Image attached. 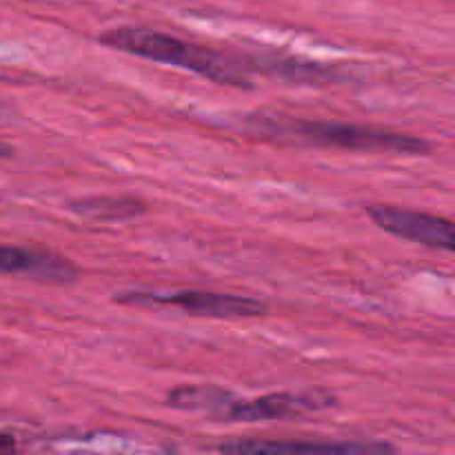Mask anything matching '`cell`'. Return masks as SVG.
<instances>
[{
  "instance_id": "6da1fadb",
  "label": "cell",
  "mask_w": 455,
  "mask_h": 455,
  "mask_svg": "<svg viewBox=\"0 0 455 455\" xmlns=\"http://www.w3.org/2000/svg\"><path fill=\"white\" fill-rule=\"evenodd\" d=\"M98 43L109 49L132 53V56L147 58V60L180 67V69L203 76L218 84L251 89V80L238 60L216 52V49L187 43V40L163 34V31L145 29V27H118V29L105 31Z\"/></svg>"
},
{
  "instance_id": "7a4b0ae2",
  "label": "cell",
  "mask_w": 455,
  "mask_h": 455,
  "mask_svg": "<svg viewBox=\"0 0 455 455\" xmlns=\"http://www.w3.org/2000/svg\"><path fill=\"white\" fill-rule=\"evenodd\" d=\"M258 133L275 138H291L315 147H336L349 151H389L403 156H427L431 145L411 133L387 132L363 124L327 123V120H293L283 116H256L251 120Z\"/></svg>"
},
{
  "instance_id": "3957f363",
  "label": "cell",
  "mask_w": 455,
  "mask_h": 455,
  "mask_svg": "<svg viewBox=\"0 0 455 455\" xmlns=\"http://www.w3.org/2000/svg\"><path fill=\"white\" fill-rule=\"evenodd\" d=\"M336 398L329 391H287L269 394L260 398L244 400L227 389H218L207 416L222 422H267V420H296V418L320 413L333 407Z\"/></svg>"
},
{
  "instance_id": "277c9868",
  "label": "cell",
  "mask_w": 455,
  "mask_h": 455,
  "mask_svg": "<svg viewBox=\"0 0 455 455\" xmlns=\"http://www.w3.org/2000/svg\"><path fill=\"white\" fill-rule=\"evenodd\" d=\"M116 305L142 307H176L191 315H207V318L238 320V318H258L267 314V305L260 300L244 296H229V293L216 291H160V289H133V291H120L114 296Z\"/></svg>"
},
{
  "instance_id": "5b68a950",
  "label": "cell",
  "mask_w": 455,
  "mask_h": 455,
  "mask_svg": "<svg viewBox=\"0 0 455 455\" xmlns=\"http://www.w3.org/2000/svg\"><path fill=\"white\" fill-rule=\"evenodd\" d=\"M367 213L387 234L425 244V247L453 251V222L447 218L429 216V213L411 212V209L394 207V204H371L367 207Z\"/></svg>"
},
{
  "instance_id": "8992f818",
  "label": "cell",
  "mask_w": 455,
  "mask_h": 455,
  "mask_svg": "<svg viewBox=\"0 0 455 455\" xmlns=\"http://www.w3.org/2000/svg\"><path fill=\"white\" fill-rule=\"evenodd\" d=\"M0 275H25L29 280L52 284L74 283L78 269L56 253L20 247H0Z\"/></svg>"
},
{
  "instance_id": "52a82bcc",
  "label": "cell",
  "mask_w": 455,
  "mask_h": 455,
  "mask_svg": "<svg viewBox=\"0 0 455 455\" xmlns=\"http://www.w3.org/2000/svg\"><path fill=\"white\" fill-rule=\"evenodd\" d=\"M220 451L231 453H369V451H391L387 444H364V443H283V440H269V443H258V440H244V443L222 444Z\"/></svg>"
},
{
  "instance_id": "ba28073f",
  "label": "cell",
  "mask_w": 455,
  "mask_h": 455,
  "mask_svg": "<svg viewBox=\"0 0 455 455\" xmlns=\"http://www.w3.org/2000/svg\"><path fill=\"white\" fill-rule=\"evenodd\" d=\"M71 212L87 220L114 222L129 220L147 213V204L138 198H127V196H93V198H80L69 204Z\"/></svg>"
},
{
  "instance_id": "9c48e42d",
  "label": "cell",
  "mask_w": 455,
  "mask_h": 455,
  "mask_svg": "<svg viewBox=\"0 0 455 455\" xmlns=\"http://www.w3.org/2000/svg\"><path fill=\"white\" fill-rule=\"evenodd\" d=\"M9 156H13V147L0 140V158H9Z\"/></svg>"
},
{
  "instance_id": "30bf717a",
  "label": "cell",
  "mask_w": 455,
  "mask_h": 455,
  "mask_svg": "<svg viewBox=\"0 0 455 455\" xmlns=\"http://www.w3.org/2000/svg\"><path fill=\"white\" fill-rule=\"evenodd\" d=\"M0 449H13V440L7 435H0Z\"/></svg>"
}]
</instances>
